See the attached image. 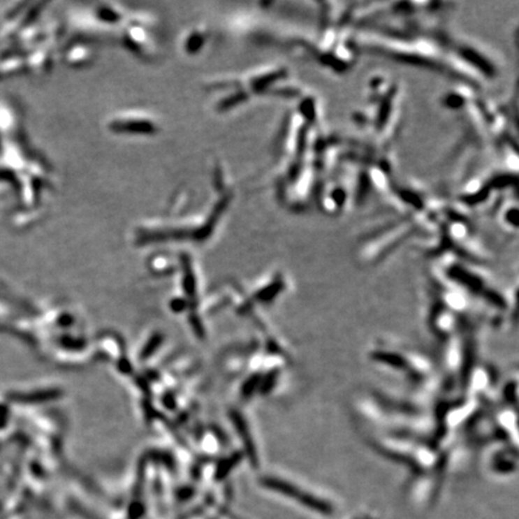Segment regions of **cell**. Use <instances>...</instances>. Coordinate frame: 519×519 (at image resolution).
I'll use <instances>...</instances> for the list:
<instances>
[{
  "label": "cell",
  "instance_id": "cell-1",
  "mask_svg": "<svg viewBox=\"0 0 519 519\" xmlns=\"http://www.w3.org/2000/svg\"><path fill=\"white\" fill-rule=\"evenodd\" d=\"M108 128L115 133H155L158 124L153 118L138 113H123L115 117L108 123Z\"/></svg>",
  "mask_w": 519,
  "mask_h": 519
},
{
  "label": "cell",
  "instance_id": "cell-2",
  "mask_svg": "<svg viewBox=\"0 0 519 519\" xmlns=\"http://www.w3.org/2000/svg\"><path fill=\"white\" fill-rule=\"evenodd\" d=\"M268 487H272L273 490H278L280 493L288 495L290 498L297 499V502L303 504L305 506L310 507L312 510L323 513V515H330L332 513V506L326 502H322L321 499L316 498L310 494H305L300 488H296L295 485L282 482V481H268L267 482Z\"/></svg>",
  "mask_w": 519,
  "mask_h": 519
}]
</instances>
